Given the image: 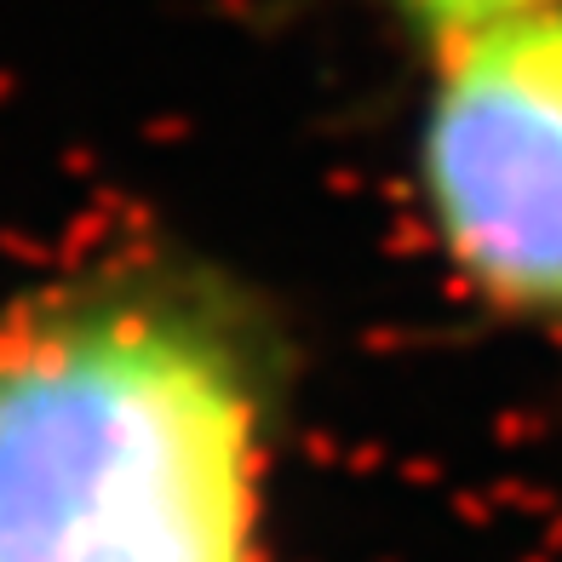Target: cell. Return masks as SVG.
I'll list each match as a JSON object with an SVG mask.
<instances>
[{
	"instance_id": "6da1fadb",
	"label": "cell",
	"mask_w": 562,
	"mask_h": 562,
	"mask_svg": "<svg viewBox=\"0 0 562 562\" xmlns=\"http://www.w3.org/2000/svg\"><path fill=\"white\" fill-rule=\"evenodd\" d=\"M281 350L224 276L110 265L0 304V562H270Z\"/></svg>"
},
{
	"instance_id": "7a4b0ae2",
	"label": "cell",
	"mask_w": 562,
	"mask_h": 562,
	"mask_svg": "<svg viewBox=\"0 0 562 562\" xmlns=\"http://www.w3.org/2000/svg\"><path fill=\"white\" fill-rule=\"evenodd\" d=\"M419 213L482 311L562 334V7L437 46Z\"/></svg>"
},
{
	"instance_id": "3957f363",
	"label": "cell",
	"mask_w": 562,
	"mask_h": 562,
	"mask_svg": "<svg viewBox=\"0 0 562 562\" xmlns=\"http://www.w3.org/2000/svg\"><path fill=\"white\" fill-rule=\"evenodd\" d=\"M562 0H396V12L414 23V30L442 46L453 35H471V30H488V23L505 18H528V12H551Z\"/></svg>"
}]
</instances>
